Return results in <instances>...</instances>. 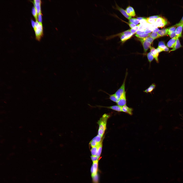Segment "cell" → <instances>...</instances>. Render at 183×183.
<instances>
[{
    "label": "cell",
    "mask_w": 183,
    "mask_h": 183,
    "mask_svg": "<svg viewBox=\"0 0 183 183\" xmlns=\"http://www.w3.org/2000/svg\"><path fill=\"white\" fill-rule=\"evenodd\" d=\"M51 44L52 48L54 59L57 62H60L65 52L63 34L58 33L57 36L53 37Z\"/></svg>",
    "instance_id": "1"
},
{
    "label": "cell",
    "mask_w": 183,
    "mask_h": 183,
    "mask_svg": "<svg viewBox=\"0 0 183 183\" xmlns=\"http://www.w3.org/2000/svg\"><path fill=\"white\" fill-rule=\"evenodd\" d=\"M156 161L178 167H183L182 160L176 158L158 160Z\"/></svg>",
    "instance_id": "2"
},
{
    "label": "cell",
    "mask_w": 183,
    "mask_h": 183,
    "mask_svg": "<svg viewBox=\"0 0 183 183\" xmlns=\"http://www.w3.org/2000/svg\"><path fill=\"white\" fill-rule=\"evenodd\" d=\"M165 175V173L161 171H156L146 183H160L161 180Z\"/></svg>",
    "instance_id": "3"
},
{
    "label": "cell",
    "mask_w": 183,
    "mask_h": 183,
    "mask_svg": "<svg viewBox=\"0 0 183 183\" xmlns=\"http://www.w3.org/2000/svg\"><path fill=\"white\" fill-rule=\"evenodd\" d=\"M172 141L176 148L178 150L183 142V127Z\"/></svg>",
    "instance_id": "4"
},
{
    "label": "cell",
    "mask_w": 183,
    "mask_h": 183,
    "mask_svg": "<svg viewBox=\"0 0 183 183\" xmlns=\"http://www.w3.org/2000/svg\"><path fill=\"white\" fill-rule=\"evenodd\" d=\"M51 10L53 12L56 22L62 19L61 6L58 5L50 3Z\"/></svg>",
    "instance_id": "5"
},
{
    "label": "cell",
    "mask_w": 183,
    "mask_h": 183,
    "mask_svg": "<svg viewBox=\"0 0 183 183\" xmlns=\"http://www.w3.org/2000/svg\"><path fill=\"white\" fill-rule=\"evenodd\" d=\"M164 143V148L167 151L175 154L177 153L178 150L175 147L172 141L167 142L162 141Z\"/></svg>",
    "instance_id": "6"
},
{
    "label": "cell",
    "mask_w": 183,
    "mask_h": 183,
    "mask_svg": "<svg viewBox=\"0 0 183 183\" xmlns=\"http://www.w3.org/2000/svg\"><path fill=\"white\" fill-rule=\"evenodd\" d=\"M48 19L50 23L53 28L54 31H57L56 26V22L54 14L51 10H50L48 12Z\"/></svg>",
    "instance_id": "7"
},
{
    "label": "cell",
    "mask_w": 183,
    "mask_h": 183,
    "mask_svg": "<svg viewBox=\"0 0 183 183\" xmlns=\"http://www.w3.org/2000/svg\"><path fill=\"white\" fill-rule=\"evenodd\" d=\"M175 156L176 158L181 160H183V142L175 154Z\"/></svg>",
    "instance_id": "8"
},
{
    "label": "cell",
    "mask_w": 183,
    "mask_h": 183,
    "mask_svg": "<svg viewBox=\"0 0 183 183\" xmlns=\"http://www.w3.org/2000/svg\"><path fill=\"white\" fill-rule=\"evenodd\" d=\"M57 30L58 33L63 34V27L62 19H61L57 22Z\"/></svg>",
    "instance_id": "9"
},
{
    "label": "cell",
    "mask_w": 183,
    "mask_h": 183,
    "mask_svg": "<svg viewBox=\"0 0 183 183\" xmlns=\"http://www.w3.org/2000/svg\"><path fill=\"white\" fill-rule=\"evenodd\" d=\"M175 13L179 16L183 21V12L178 10L175 6H174Z\"/></svg>",
    "instance_id": "10"
},
{
    "label": "cell",
    "mask_w": 183,
    "mask_h": 183,
    "mask_svg": "<svg viewBox=\"0 0 183 183\" xmlns=\"http://www.w3.org/2000/svg\"><path fill=\"white\" fill-rule=\"evenodd\" d=\"M47 32L48 39L50 43H51L52 39L53 34L48 29L47 30Z\"/></svg>",
    "instance_id": "11"
},
{
    "label": "cell",
    "mask_w": 183,
    "mask_h": 183,
    "mask_svg": "<svg viewBox=\"0 0 183 183\" xmlns=\"http://www.w3.org/2000/svg\"><path fill=\"white\" fill-rule=\"evenodd\" d=\"M50 3L61 6L62 2L60 0H52L51 1Z\"/></svg>",
    "instance_id": "12"
},
{
    "label": "cell",
    "mask_w": 183,
    "mask_h": 183,
    "mask_svg": "<svg viewBox=\"0 0 183 183\" xmlns=\"http://www.w3.org/2000/svg\"><path fill=\"white\" fill-rule=\"evenodd\" d=\"M179 52H180V54L181 61L183 63V49L181 50Z\"/></svg>",
    "instance_id": "13"
},
{
    "label": "cell",
    "mask_w": 183,
    "mask_h": 183,
    "mask_svg": "<svg viewBox=\"0 0 183 183\" xmlns=\"http://www.w3.org/2000/svg\"><path fill=\"white\" fill-rule=\"evenodd\" d=\"M182 164H183V160H182Z\"/></svg>",
    "instance_id": "14"
}]
</instances>
